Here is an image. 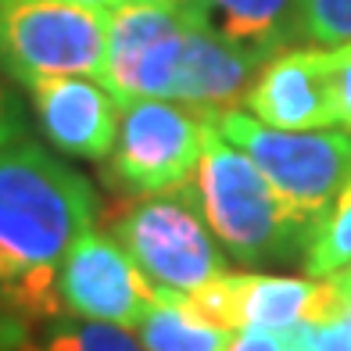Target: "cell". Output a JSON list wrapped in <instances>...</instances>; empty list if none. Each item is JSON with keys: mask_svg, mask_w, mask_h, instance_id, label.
Listing matches in <instances>:
<instances>
[{"mask_svg": "<svg viewBox=\"0 0 351 351\" xmlns=\"http://www.w3.org/2000/svg\"><path fill=\"white\" fill-rule=\"evenodd\" d=\"M204 4L219 19L222 36L265 58L280 54V47L298 36L294 0H204Z\"/></svg>", "mask_w": 351, "mask_h": 351, "instance_id": "obj_13", "label": "cell"}, {"mask_svg": "<svg viewBox=\"0 0 351 351\" xmlns=\"http://www.w3.org/2000/svg\"><path fill=\"white\" fill-rule=\"evenodd\" d=\"M348 265H351V176L305 244V269L312 280H333Z\"/></svg>", "mask_w": 351, "mask_h": 351, "instance_id": "obj_15", "label": "cell"}, {"mask_svg": "<svg viewBox=\"0 0 351 351\" xmlns=\"http://www.w3.org/2000/svg\"><path fill=\"white\" fill-rule=\"evenodd\" d=\"M194 186L201 197L204 222L233 258H287L308 241V230L283 208V201L273 194L258 165L244 151L230 147V140L215 130L212 111L208 125H204V147Z\"/></svg>", "mask_w": 351, "mask_h": 351, "instance_id": "obj_3", "label": "cell"}, {"mask_svg": "<svg viewBox=\"0 0 351 351\" xmlns=\"http://www.w3.org/2000/svg\"><path fill=\"white\" fill-rule=\"evenodd\" d=\"M58 301L75 319L136 326L154 291L115 237L86 230L58 269Z\"/></svg>", "mask_w": 351, "mask_h": 351, "instance_id": "obj_9", "label": "cell"}, {"mask_svg": "<svg viewBox=\"0 0 351 351\" xmlns=\"http://www.w3.org/2000/svg\"><path fill=\"white\" fill-rule=\"evenodd\" d=\"M247 111L273 130H330L337 125L333 51H287L262 65L247 93Z\"/></svg>", "mask_w": 351, "mask_h": 351, "instance_id": "obj_10", "label": "cell"}, {"mask_svg": "<svg viewBox=\"0 0 351 351\" xmlns=\"http://www.w3.org/2000/svg\"><path fill=\"white\" fill-rule=\"evenodd\" d=\"M19 133H22V122H19V115H14V108L8 104L4 90H0V147L14 143V140H19Z\"/></svg>", "mask_w": 351, "mask_h": 351, "instance_id": "obj_22", "label": "cell"}, {"mask_svg": "<svg viewBox=\"0 0 351 351\" xmlns=\"http://www.w3.org/2000/svg\"><path fill=\"white\" fill-rule=\"evenodd\" d=\"M326 280L265 276V273H222L180 305L226 330L283 333L298 323H315L326 312Z\"/></svg>", "mask_w": 351, "mask_h": 351, "instance_id": "obj_8", "label": "cell"}, {"mask_svg": "<svg viewBox=\"0 0 351 351\" xmlns=\"http://www.w3.org/2000/svg\"><path fill=\"white\" fill-rule=\"evenodd\" d=\"M230 351H291L283 333H258V330H244L237 333V341Z\"/></svg>", "mask_w": 351, "mask_h": 351, "instance_id": "obj_21", "label": "cell"}, {"mask_svg": "<svg viewBox=\"0 0 351 351\" xmlns=\"http://www.w3.org/2000/svg\"><path fill=\"white\" fill-rule=\"evenodd\" d=\"M0 4H4V0H0ZM65 4H83V8H93V11H111V8H119L122 0H65Z\"/></svg>", "mask_w": 351, "mask_h": 351, "instance_id": "obj_23", "label": "cell"}, {"mask_svg": "<svg viewBox=\"0 0 351 351\" xmlns=\"http://www.w3.org/2000/svg\"><path fill=\"white\" fill-rule=\"evenodd\" d=\"M0 351H33V341H29V323L22 315L8 312L4 301H0Z\"/></svg>", "mask_w": 351, "mask_h": 351, "instance_id": "obj_20", "label": "cell"}, {"mask_svg": "<svg viewBox=\"0 0 351 351\" xmlns=\"http://www.w3.org/2000/svg\"><path fill=\"white\" fill-rule=\"evenodd\" d=\"M333 93H337V119L351 130V43L333 51Z\"/></svg>", "mask_w": 351, "mask_h": 351, "instance_id": "obj_19", "label": "cell"}, {"mask_svg": "<svg viewBox=\"0 0 351 351\" xmlns=\"http://www.w3.org/2000/svg\"><path fill=\"white\" fill-rule=\"evenodd\" d=\"M204 11V0H122L108 11L101 83L119 104L172 101L186 29Z\"/></svg>", "mask_w": 351, "mask_h": 351, "instance_id": "obj_5", "label": "cell"}, {"mask_svg": "<svg viewBox=\"0 0 351 351\" xmlns=\"http://www.w3.org/2000/svg\"><path fill=\"white\" fill-rule=\"evenodd\" d=\"M298 36L344 47L351 43V0H294Z\"/></svg>", "mask_w": 351, "mask_h": 351, "instance_id": "obj_17", "label": "cell"}, {"mask_svg": "<svg viewBox=\"0 0 351 351\" xmlns=\"http://www.w3.org/2000/svg\"><path fill=\"white\" fill-rule=\"evenodd\" d=\"M291 351H351V312L341 308L333 319L319 323H298L283 330Z\"/></svg>", "mask_w": 351, "mask_h": 351, "instance_id": "obj_18", "label": "cell"}, {"mask_svg": "<svg viewBox=\"0 0 351 351\" xmlns=\"http://www.w3.org/2000/svg\"><path fill=\"white\" fill-rule=\"evenodd\" d=\"M40 130L61 154H75L86 162H104L115 147L122 104L104 83H90L83 75H51L29 83Z\"/></svg>", "mask_w": 351, "mask_h": 351, "instance_id": "obj_11", "label": "cell"}, {"mask_svg": "<svg viewBox=\"0 0 351 351\" xmlns=\"http://www.w3.org/2000/svg\"><path fill=\"white\" fill-rule=\"evenodd\" d=\"M136 333L147 351H230L237 341V330L215 326L208 319L186 312L183 305L158 298L143 308Z\"/></svg>", "mask_w": 351, "mask_h": 351, "instance_id": "obj_14", "label": "cell"}, {"mask_svg": "<svg viewBox=\"0 0 351 351\" xmlns=\"http://www.w3.org/2000/svg\"><path fill=\"white\" fill-rule=\"evenodd\" d=\"M333 280H341V283H351V265L344 269V273H341V276H333Z\"/></svg>", "mask_w": 351, "mask_h": 351, "instance_id": "obj_24", "label": "cell"}, {"mask_svg": "<svg viewBox=\"0 0 351 351\" xmlns=\"http://www.w3.org/2000/svg\"><path fill=\"white\" fill-rule=\"evenodd\" d=\"M208 111L180 101H130L122 104L119 136L108 154V183L130 197L169 194L190 183Z\"/></svg>", "mask_w": 351, "mask_h": 351, "instance_id": "obj_7", "label": "cell"}, {"mask_svg": "<svg viewBox=\"0 0 351 351\" xmlns=\"http://www.w3.org/2000/svg\"><path fill=\"white\" fill-rule=\"evenodd\" d=\"M111 237L125 247L158 301L180 305L183 298L230 273L222 251L215 247V233L204 222L194 183L119 204Z\"/></svg>", "mask_w": 351, "mask_h": 351, "instance_id": "obj_2", "label": "cell"}, {"mask_svg": "<svg viewBox=\"0 0 351 351\" xmlns=\"http://www.w3.org/2000/svg\"><path fill=\"white\" fill-rule=\"evenodd\" d=\"M212 122L258 165L283 208L312 237L351 176V133L273 130L251 111H212Z\"/></svg>", "mask_w": 351, "mask_h": 351, "instance_id": "obj_4", "label": "cell"}, {"mask_svg": "<svg viewBox=\"0 0 351 351\" xmlns=\"http://www.w3.org/2000/svg\"><path fill=\"white\" fill-rule=\"evenodd\" d=\"M108 14L65 0H4L0 61L19 83L51 75H104Z\"/></svg>", "mask_w": 351, "mask_h": 351, "instance_id": "obj_6", "label": "cell"}, {"mask_svg": "<svg viewBox=\"0 0 351 351\" xmlns=\"http://www.w3.org/2000/svg\"><path fill=\"white\" fill-rule=\"evenodd\" d=\"M33 351H147L125 326L93 323V319H69L47 330L43 344Z\"/></svg>", "mask_w": 351, "mask_h": 351, "instance_id": "obj_16", "label": "cell"}, {"mask_svg": "<svg viewBox=\"0 0 351 351\" xmlns=\"http://www.w3.org/2000/svg\"><path fill=\"white\" fill-rule=\"evenodd\" d=\"M93 186L36 143L0 147V301L25 323L54 319L58 269L93 230Z\"/></svg>", "mask_w": 351, "mask_h": 351, "instance_id": "obj_1", "label": "cell"}, {"mask_svg": "<svg viewBox=\"0 0 351 351\" xmlns=\"http://www.w3.org/2000/svg\"><path fill=\"white\" fill-rule=\"evenodd\" d=\"M265 61V54L226 40L204 11L186 29L172 101L204 111H233V104L247 101Z\"/></svg>", "mask_w": 351, "mask_h": 351, "instance_id": "obj_12", "label": "cell"}]
</instances>
